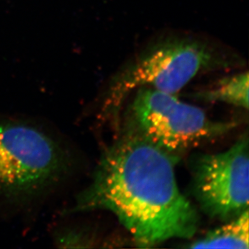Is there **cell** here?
I'll use <instances>...</instances> for the list:
<instances>
[{"label":"cell","mask_w":249,"mask_h":249,"mask_svg":"<svg viewBox=\"0 0 249 249\" xmlns=\"http://www.w3.org/2000/svg\"><path fill=\"white\" fill-rule=\"evenodd\" d=\"M124 116L125 132L174 156L221 137L235 126L212 121L202 109L175 94L149 87L135 90Z\"/></svg>","instance_id":"4"},{"label":"cell","mask_w":249,"mask_h":249,"mask_svg":"<svg viewBox=\"0 0 249 249\" xmlns=\"http://www.w3.org/2000/svg\"><path fill=\"white\" fill-rule=\"evenodd\" d=\"M197 99L222 102L233 106L249 108V73L243 72L223 78L209 89L195 94Z\"/></svg>","instance_id":"7"},{"label":"cell","mask_w":249,"mask_h":249,"mask_svg":"<svg viewBox=\"0 0 249 249\" xmlns=\"http://www.w3.org/2000/svg\"><path fill=\"white\" fill-rule=\"evenodd\" d=\"M249 211L224 225L195 240L189 249H243L249 248Z\"/></svg>","instance_id":"6"},{"label":"cell","mask_w":249,"mask_h":249,"mask_svg":"<svg viewBox=\"0 0 249 249\" xmlns=\"http://www.w3.org/2000/svg\"><path fill=\"white\" fill-rule=\"evenodd\" d=\"M229 63L227 55L196 38H169L156 43L114 76L101 114L105 117H118L126 100L141 87L175 94L201 72Z\"/></svg>","instance_id":"3"},{"label":"cell","mask_w":249,"mask_h":249,"mask_svg":"<svg viewBox=\"0 0 249 249\" xmlns=\"http://www.w3.org/2000/svg\"><path fill=\"white\" fill-rule=\"evenodd\" d=\"M249 137L223 153L201 155L192 169V189L201 209L228 222L249 211Z\"/></svg>","instance_id":"5"},{"label":"cell","mask_w":249,"mask_h":249,"mask_svg":"<svg viewBox=\"0 0 249 249\" xmlns=\"http://www.w3.org/2000/svg\"><path fill=\"white\" fill-rule=\"evenodd\" d=\"M71 153L50 123L0 115V220L33 216L71 174Z\"/></svg>","instance_id":"2"},{"label":"cell","mask_w":249,"mask_h":249,"mask_svg":"<svg viewBox=\"0 0 249 249\" xmlns=\"http://www.w3.org/2000/svg\"><path fill=\"white\" fill-rule=\"evenodd\" d=\"M176 159L124 132L103 153L91 182L65 213L112 212L141 248L174 238L191 239L199 217L177 183Z\"/></svg>","instance_id":"1"}]
</instances>
